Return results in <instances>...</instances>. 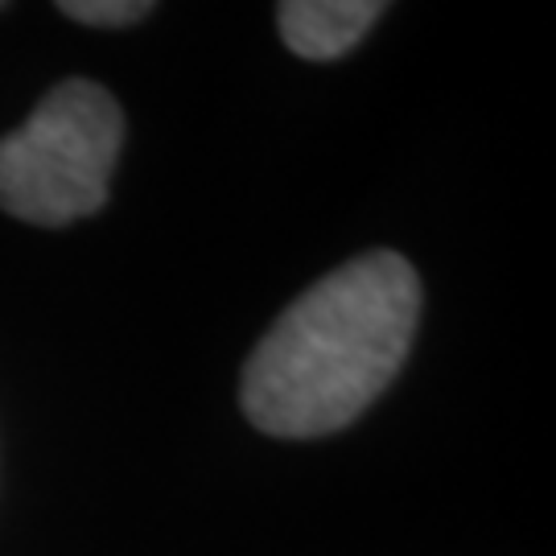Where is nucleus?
Returning a JSON list of instances; mask_svg holds the SVG:
<instances>
[{"mask_svg":"<svg viewBox=\"0 0 556 556\" xmlns=\"http://www.w3.org/2000/svg\"><path fill=\"white\" fill-rule=\"evenodd\" d=\"M420 318L417 268L367 252L309 285L243 363L239 404L268 438H326L396 379Z\"/></svg>","mask_w":556,"mask_h":556,"instance_id":"obj_1","label":"nucleus"},{"mask_svg":"<svg viewBox=\"0 0 556 556\" xmlns=\"http://www.w3.org/2000/svg\"><path fill=\"white\" fill-rule=\"evenodd\" d=\"M124 144V112L91 79L46 91L17 132L0 137V206L34 227L96 215Z\"/></svg>","mask_w":556,"mask_h":556,"instance_id":"obj_2","label":"nucleus"},{"mask_svg":"<svg viewBox=\"0 0 556 556\" xmlns=\"http://www.w3.org/2000/svg\"><path fill=\"white\" fill-rule=\"evenodd\" d=\"M379 13L383 4L376 0H285L277 4V29L298 59L330 62L351 54Z\"/></svg>","mask_w":556,"mask_h":556,"instance_id":"obj_3","label":"nucleus"},{"mask_svg":"<svg viewBox=\"0 0 556 556\" xmlns=\"http://www.w3.org/2000/svg\"><path fill=\"white\" fill-rule=\"evenodd\" d=\"M59 13H66L79 25H100V29H119V25H137L140 17L153 13L149 0H62Z\"/></svg>","mask_w":556,"mask_h":556,"instance_id":"obj_4","label":"nucleus"},{"mask_svg":"<svg viewBox=\"0 0 556 556\" xmlns=\"http://www.w3.org/2000/svg\"><path fill=\"white\" fill-rule=\"evenodd\" d=\"M0 9H4V4H0Z\"/></svg>","mask_w":556,"mask_h":556,"instance_id":"obj_5","label":"nucleus"}]
</instances>
